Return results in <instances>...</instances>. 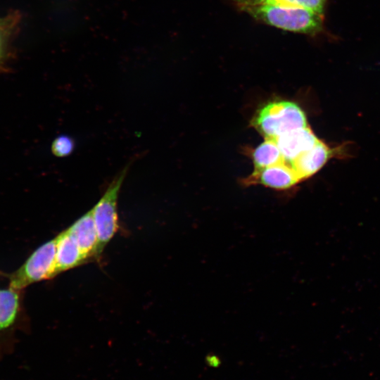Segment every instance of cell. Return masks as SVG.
<instances>
[{"label":"cell","instance_id":"cell-2","mask_svg":"<svg viewBox=\"0 0 380 380\" xmlns=\"http://www.w3.org/2000/svg\"><path fill=\"white\" fill-rule=\"evenodd\" d=\"M251 125L265 139H276L288 132L305 127L307 117L301 107L293 101H272L260 108Z\"/></svg>","mask_w":380,"mask_h":380},{"label":"cell","instance_id":"cell-11","mask_svg":"<svg viewBox=\"0 0 380 380\" xmlns=\"http://www.w3.org/2000/svg\"><path fill=\"white\" fill-rule=\"evenodd\" d=\"M255 170H260L284 163L281 151L273 139L265 141L253 149L248 151Z\"/></svg>","mask_w":380,"mask_h":380},{"label":"cell","instance_id":"cell-3","mask_svg":"<svg viewBox=\"0 0 380 380\" xmlns=\"http://www.w3.org/2000/svg\"><path fill=\"white\" fill-rule=\"evenodd\" d=\"M129 167L126 165L113 179L101 198L91 208L98 239L97 260L118 229V200Z\"/></svg>","mask_w":380,"mask_h":380},{"label":"cell","instance_id":"cell-9","mask_svg":"<svg viewBox=\"0 0 380 380\" xmlns=\"http://www.w3.org/2000/svg\"><path fill=\"white\" fill-rule=\"evenodd\" d=\"M333 151L322 141L300 154L289 164L297 175L300 182L316 174L328 161Z\"/></svg>","mask_w":380,"mask_h":380},{"label":"cell","instance_id":"cell-1","mask_svg":"<svg viewBox=\"0 0 380 380\" xmlns=\"http://www.w3.org/2000/svg\"><path fill=\"white\" fill-rule=\"evenodd\" d=\"M239 9L258 22L288 32L314 36L324 30L323 15L303 8L257 4Z\"/></svg>","mask_w":380,"mask_h":380},{"label":"cell","instance_id":"cell-15","mask_svg":"<svg viewBox=\"0 0 380 380\" xmlns=\"http://www.w3.org/2000/svg\"><path fill=\"white\" fill-rule=\"evenodd\" d=\"M205 362L208 367L212 368H217L222 364L220 357L213 353L206 355Z\"/></svg>","mask_w":380,"mask_h":380},{"label":"cell","instance_id":"cell-13","mask_svg":"<svg viewBox=\"0 0 380 380\" xmlns=\"http://www.w3.org/2000/svg\"><path fill=\"white\" fill-rule=\"evenodd\" d=\"M20 291L8 288L0 289V330L15 320L19 308Z\"/></svg>","mask_w":380,"mask_h":380},{"label":"cell","instance_id":"cell-7","mask_svg":"<svg viewBox=\"0 0 380 380\" xmlns=\"http://www.w3.org/2000/svg\"><path fill=\"white\" fill-rule=\"evenodd\" d=\"M56 248L53 278L89 261L66 229L56 236Z\"/></svg>","mask_w":380,"mask_h":380},{"label":"cell","instance_id":"cell-8","mask_svg":"<svg viewBox=\"0 0 380 380\" xmlns=\"http://www.w3.org/2000/svg\"><path fill=\"white\" fill-rule=\"evenodd\" d=\"M66 230L89 260H97L98 239L92 209L75 220Z\"/></svg>","mask_w":380,"mask_h":380},{"label":"cell","instance_id":"cell-5","mask_svg":"<svg viewBox=\"0 0 380 380\" xmlns=\"http://www.w3.org/2000/svg\"><path fill=\"white\" fill-rule=\"evenodd\" d=\"M245 185L261 184L277 190L289 189L300 182L294 170L286 163L254 170L243 180Z\"/></svg>","mask_w":380,"mask_h":380},{"label":"cell","instance_id":"cell-6","mask_svg":"<svg viewBox=\"0 0 380 380\" xmlns=\"http://www.w3.org/2000/svg\"><path fill=\"white\" fill-rule=\"evenodd\" d=\"M288 165L303 153L312 148L319 140L309 126L284 133L274 139Z\"/></svg>","mask_w":380,"mask_h":380},{"label":"cell","instance_id":"cell-10","mask_svg":"<svg viewBox=\"0 0 380 380\" xmlns=\"http://www.w3.org/2000/svg\"><path fill=\"white\" fill-rule=\"evenodd\" d=\"M20 19L21 16L18 11H12L0 17V69L6 68L13 57V43Z\"/></svg>","mask_w":380,"mask_h":380},{"label":"cell","instance_id":"cell-14","mask_svg":"<svg viewBox=\"0 0 380 380\" xmlns=\"http://www.w3.org/2000/svg\"><path fill=\"white\" fill-rule=\"evenodd\" d=\"M75 146V141L70 137L60 135L53 141L51 149L55 156L64 158L72 153Z\"/></svg>","mask_w":380,"mask_h":380},{"label":"cell","instance_id":"cell-12","mask_svg":"<svg viewBox=\"0 0 380 380\" xmlns=\"http://www.w3.org/2000/svg\"><path fill=\"white\" fill-rule=\"evenodd\" d=\"M234 5L240 8L257 4H274L289 7L303 8L324 15L327 0H231Z\"/></svg>","mask_w":380,"mask_h":380},{"label":"cell","instance_id":"cell-4","mask_svg":"<svg viewBox=\"0 0 380 380\" xmlns=\"http://www.w3.org/2000/svg\"><path fill=\"white\" fill-rule=\"evenodd\" d=\"M56 237L38 247L24 264L9 276V288L20 291L27 286L53 278Z\"/></svg>","mask_w":380,"mask_h":380}]
</instances>
